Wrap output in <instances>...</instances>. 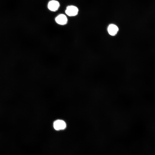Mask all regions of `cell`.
<instances>
[{
  "instance_id": "4",
  "label": "cell",
  "mask_w": 155,
  "mask_h": 155,
  "mask_svg": "<svg viewBox=\"0 0 155 155\" xmlns=\"http://www.w3.org/2000/svg\"><path fill=\"white\" fill-rule=\"evenodd\" d=\"M55 21L56 23L59 24L64 25L67 24V19L65 15L60 14L56 17Z\"/></svg>"
},
{
  "instance_id": "2",
  "label": "cell",
  "mask_w": 155,
  "mask_h": 155,
  "mask_svg": "<svg viewBox=\"0 0 155 155\" xmlns=\"http://www.w3.org/2000/svg\"><path fill=\"white\" fill-rule=\"evenodd\" d=\"M60 6L59 3L57 1L52 0L50 1L48 4V7L51 11H55L57 10Z\"/></svg>"
},
{
  "instance_id": "1",
  "label": "cell",
  "mask_w": 155,
  "mask_h": 155,
  "mask_svg": "<svg viewBox=\"0 0 155 155\" xmlns=\"http://www.w3.org/2000/svg\"><path fill=\"white\" fill-rule=\"evenodd\" d=\"M78 9L76 6L73 5H69L67 7L65 11V13L68 16H73L78 14Z\"/></svg>"
},
{
  "instance_id": "5",
  "label": "cell",
  "mask_w": 155,
  "mask_h": 155,
  "mask_svg": "<svg viewBox=\"0 0 155 155\" xmlns=\"http://www.w3.org/2000/svg\"><path fill=\"white\" fill-rule=\"evenodd\" d=\"M108 31L111 35H115L118 31V28L117 26L114 24H111L108 28Z\"/></svg>"
},
{
  "instance_id": "3",
  "label": "cell",
  "mask_w": 155,
  "mask_h": 155,
  "mask_svg": "<svg viewBox=\"0 0 155 155\" xmlns=\"http://www.w3.org/2000/svg\"><path fill=\"white\" fill-rule=\"evenodd\" d=\"M54 129L57 130L64 129L66 127V124L63 120H57L55 121L53 124Z\"/></svg>"
}]
</instances>
